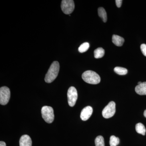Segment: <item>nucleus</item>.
Instances as JSON below:
<instances>
[{"label":"nucleus","mask_w":146,"mask_h":146,"mask_svg":"<svg viewBox=\"0 0 146 146\" xmlns=\"http://www.w3.org/2000/svg\"><path fill=\"white\" fill-rule=\"evenodd\" d=\"M60 65L59 63L56 61L53 62L45 76V82L48 83L52 82L57 77Z\"/></svg>","instance_id":"1"},{"label":"nucleus","mask_w":146,"mask_h":146,"mask_svg":"<svg viewBox=\"0 0 146 146\" xmlns=\"http://www.w3.org/2000/svg\"><path fill=\"white\" fill-rule=\"evenodd\" d=\"M82 77L84 81L90 84H96L100 82V76L94 71H86L83 73Z\"/></svg>","instance_id":"2"},{"label":"nucleus","mask_w":146,"mask_h":146,"mask_svg":"<svg viewBox=\"0 0 146 146\" xmlns=\"http://www.w3.org/2000/svg\"><path fill=\"white\" fill-rule=\"evenodd\" d=\"M42 115L45 121L48 123H51L54 120V114L52 108L48 106H44L42 108Z\"/></svg>","instance_id":"3"},{"label":"nucleus","mask_w":146,"mask_h":146,"mask_svg":"<svg viewBox=\"0 0 146 146\" xmlns=\"http://www.w3.org/2000/svg\"><path fill=\"white\" fill-rule=\"evenodd\" d=\"M116 112V104L114 102H110L104 108L102 112L103 117L105 119H109L114 116Z\"/></svg>","instance_id":"4"},{"label":"nucleus","mask_w":146,"mask_h":146,"mask_svg":"<svg viewBox=\"0 0 146 146\" xmlns=\"http://www.w3.org/2000/svg\"><path fill=\"white\" fill-rule=\"evenodd\" d=\"M10 98V89L7 86H3L0 89V104L5 105L8 103Z\"/></svg>","instance_id":"5"},{"label":"nucleus","mask_w":146,"mask_h":146,"mask_svg":"<svg viewBox=\"0 0 146 146\" xmlns=\"http://www.w3.org/2000/svg\"><path fill=\"white\" fill-rule=\"evenodd\" d=\"M61 8L65 14H70L72 13L75 8L74 3L72 0H63L61 2Z\"/></svg>","instance_id":"6"},{"label":"nucleus","mask_w":146,"mask_h":146,"mask_svg":"<svg viewBox=\"0 0 146 146\" xmlns=\"http://www.w3.org/2000/svg\"><path fill=\"white\" fill-rule=\"evenodd\" d=\"M78 98V93L76 89L74 86H71L68 91V104L71 107L74 106Z\"/></svg>","instance_id":"7"},{"label":"nucleus","mask_w":146,"mask_h":146,"mask_svg":"<svg viewBox=\"0 0 146 146\" xmlns=\"http://www.w3.org/2000/svg\"><path fill=\"white\" fill-rule=\"evenodd\" d=\"M93 108L90 106L84 108L82 110L80 114V118L84 121H86L91 117L93 113Z\"/></svg>","instance_id":"8"},{"label":"nucleus","mask_w":146,"mask_h":146,"mask_svg":"<svg viewBox=\"0 0 146 146\" xmlns=\"http://www.w3.org/2000/svg\"><path fill=\"white\" fill-rule=\"evenodd\" d=\"M20 146H32L31 138L28 135L21 136L19 141Z\"/></svg>","instance_id":"9"},{"label":"nucleus","mask_w":146,"mask_h":146,"mask_svg":"<svg viewBox=\"0 0 146 146\" xmlns=\"http://www.w3.org/2000/svg\"><path fill=\"white\" fill-rule=\"evenodd\" d=\"M135 91L138 95H146V82H142L135 87Z\"/></svg>","instance_id":"10"},{"label":"nucleus","mask_w":146,"mask_h":146,"mask_svg":"<svg viewBox=\"0 0 146 146\" xmlns=\"http://www.w3.org/2000/svg\"><path fill=\"white\" fill-rule=\"evenodd\" d=\"M125 40L123 37H121L119 35H114L112 36V42L116 46H123Z\"/></svg>","instance_id":"11"},{"label":"nucleus","mask_w":146,"mask_h":146,"mask_svg":"<svg viewBox=\"0 0 146 146\" xmlns=\"http://www.w3.org/2000/svg\"><path fill=\"white\" fill-rule=\"evenodd\" d=\"M99 16L102 18L104 23H106L107 21V14L104 9L103 7H100L98 9Z\"/></svg>","instance_id":"12"},{"label":"nucleus","mask_w":146,"mask_h":146,"mask_svg":"<svg viewBox=\"0 0 146 146\" xmlns=\"http://www.w3.org/2000/svg\"><path fill=\"white\" fill-rule=\"evenodd\" d=\"M136 130L137 133L145 136L146 133V128L143 124L141 123H138L136 125Z\"/></svg>","instance_id":"13"},{"label":"nucleus","mask_w":146,"mask_h":146,"mask_svg":"<svg viewBox=\"0 0 146 146\" xmlns=\"http://www.w3.org/2000/svg\"><path fill=\"white\" fill-rule=\"evenodd\" d=\"M94 57L96 58H99L103 57L105 54L104 50L103 48H99L94 51Z\"/></svg>","instance_id":"14"},{"label":"nucleus","mask_w":146,"mask_h":146,"mask_svg":"<svg viewBox=\"0 0 146 146\" xmlns=\"http://www.w3.org/2000/svg\"><path fill=\"white\" fill-rule=\"evenodd\" d=\"M115 73L120 75H125L127 73V70L126 68L122 67H117L114 68Z\"/></svg>","instance_id":"15"},{"label":"nucleus","mask_w":146,"mask_h":146,"mask_svg":"<svg viewBox=\"0 0 146 146\" xmlns=\"http://www.w3.org/2000/svg\"><path fill=\"white\" fill-rule=\"evenodd\" d=\"M119 143V139L114 136H110V146H117Z\"/></svg>","instance_id":"16"},{"label":"nucleus","mask_w":146,"mask_h":146,"mask_svg":"<svg viewBox=\"0 0 146 146\" xmlns=\"http://www.w3.org/2000/svg\"><path fill=\"white\" fill-rule=\"evenodd\" d=\"M96 146H105L104 138L101 136H99L95 139Z\"/></svg>","instance_id":"17"},{"label":"nucleus","mask_w":146,"mask_h":146,"mask_svg":"<svg viewBox=\"0 0 146 146\" xmlns=\"http://www.w3.org/2000/svg\"><path fill=\"white\" fill-rule=\"evenodd\" d=\"M89 43L88 42H85L83 44H82L78 48V51L80 53L85 52L89 48Z\"/></svg>","instance_id":"18"},{"label":"nucleus","mask_w":146,"mask_h":146,"mask_svg":"<svg viewBox=\"0 0 146 146\" xmlns=\"http://www.w3.org/2000/svg\"><path fill=\"white\" fill-rule=\"evenodd\" d=\"M141 51L145 56H146V44H142L141 46Z\"/></svg>","instance_id":"19"},{"label":"nucleus","mask_w":146,"mask_h":146,"mask_svg":"<svg viewBox=\"0 0 146 146\" xmlns=\"http://www.w3.org/2000/svg\"><path fill=\"white\" fill-rule=\"evenodd\" d=\"M122 1H123L122 0H116V1H115L116 5H117V7L118 8H120L121 7Z\"/></svg>","instance_id":"20"},{"label":"nucleus","mask_w":146,"mask_h":146,"mask_svg":"<svg viewBox=\"0 0 146 146\" xmlns=\"http://www.w3.org/2000/svg\"><path fill=\"white\" fill-rule=\"evenodd\" d=\"M0 146H6V143L4 142L1 141L0 142Z\"/></svg>","instance_id":"21"},{"label":"nucleus","mask_w":146,"mask_h":146,"mask_svg":"<svg viewBox=\"0 0 146 146\" xmlns=\"http://www.w3.org/2000/svg\"><path fill=\"white\" fill-rule=\"evenodd\" d=\"M144 116H145V117L146 118V110H145V111H144Z\"/></svg>","instance_id":"22"},{"label":"nucleus","mask_w":146,"mask_h":146,"mask_svg":"<svg viewBox=\"0 0 146 146\" xmlns=\"http://www.w3.org/2000/svg\"><path fill=\"white\" fill-rule=\"evenodd\" d=\"M142 83V82H138V85H139V84H141Z\"/></svg>","instance_id":"23"}]
</instances>
